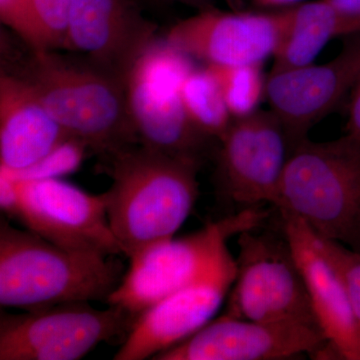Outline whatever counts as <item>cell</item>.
<instances>
[{
  "instance_id": "1",
  "label": "cell",
  "mask_w": 360,
  "mask_h": 360,
  "mask_svg": "<svg viewBox=\"0 0 360 360\" xmlns=\"http://www.w3.org/2000/svg\"><path fill=\"white\" fill-rule=\"evenodd\" d=\"M101 158L111 179L104 193L108 221L123 255L131 258L174 238L193 210L201 162L129 144Z\"/></svg>"
},
{
  "instance_id": "2",
  "label": "cell",
  "mask_w": 360,
  "mask_h": 360,
  "mask_svg": "<svg viewBox=\"0 0 360 360\" xmlns=\"http://www.w3.org/2000/svg\"><path fill=\"white\" fill-rule=\"evenodd\" d=\"M13 68L27 82L49 112L98 156L139 143L127 101V84L82 58L56 51H32Z\"/></svg>"
},
{
  "instance_id": "3",
  "label": "cell",
  "mask_w": 360,
  "mask_h": 360,
  "mask_svg": "<svg viewBox=\"0 0 360 360\" xmlns=\"http://www.w3.org/2000/svg\"><path fill=\"white\" fill-rule=\"evenodd\" d=\"M115 257L61 248L0 221V304L21 310L103 302L122 281Z\"/></svg>"
},
{
  "instance_id": "4",
  "label": "cell",
  "mask_w": 360,
  "mask_h": 360,
  "mask_svg": "<svg viewBox=\"0 0 360 360\" xmlns=\"http://www.w3.org/2000/svg\"><path fill=\"white\" fill-rule=\"evenodd\" d=\"M276 207L319 238L360 252V139L347 134L298 143L284 168Z\"/></svg>"
},
{
  "instance_id": "5",
  "label": "cell",
  "mask_w": 360,
  "mask_h": 360,
  "mask_svg": "<svg viewBox=\"0 0 360 360\" xmlns=\"http://www.w3.org/2000/svg\"><path fill=\"white\" fill-rule=\"evenodd\" d=\"M269 217L260 207L245 208L200 231L170 238L129 258V267L108 298L134 317L191 283L217 257L232 236L258 229Z\"/></svg>"
},
{
  "instance_id": "6",
  "label": "cell",
  "mask_w": 360,
  "mask_h": 360,
  "mask_svg": "<svg viewBox=\"0 0 360 360\" xmlns=\"http://www.w3.org/2000/svg\"><path fill=\"white\" fill-rule=\"evenodd\" d=\"M134 315L73 302L23 314L1 312L0 360H78L97 345L127 338Z\"/></svg>"
},
{
  "instance_id": "7",
  "label": "cell",
  "mask_w": 360,
  "mask_h": 360,
  "mask_svg": "<svg viewBox=\"0 0 360 360\" xmlns=\"http://www.w3.org/2000/svg\"><path fill=\"white\" fill-rule=\"evenodd\" d=\"M255 229L238 236L236 276L224 314L248 321L319 326L304 278L285 236L278 239Z\"/></svg>"
},
{
  "instance_id": "8",
  "label": "cell",
  "mask_w": 360,
  "mask_h": 360,
  "mask_svg": "<svg viewBox=\"0 0 360 360\" xmlns=\"http://www.w3.org/2000/svg\"><path fill=\"white\" fill-rule=\"evenodd\" d=\"M16 180L18 205L8 219L68 250L123 255L108 221L104 193L91 194L60 179Z\"/></svg>"
},
{
  "instance_id": "9",
  "label": "cell",
  "mask_w": 360,
  "mask_h": 360,
  "mask_svg": "<svg viewBox=\"0 0 360 360\" xmlns=\"http://www.w3.org/2000/svg\"><path fill=\"white\" fill-rule=\"evenodd\" d=\"M236 276V259L225 245L191 283L136 316L113 359H153L194 335L212 321Z\"/></svg>"
},
{
  "instance_id": "10",
  "label": "cell",
  "mask_w": 360,
  "mask_h": 360,
  "mask_svg": "<svg viewBox=\"0 0 360 360\" xmlns=\"http://www.w3.org/2000/svg\"><path fill=\"white\" fill-rule=\"evenodd\" d=\"M217 179L232 202L255 207H276L284 168L290 153L288 137L271 110L255 111L233 120L219 139Z\"/></svg>"
},
{
  "instance_id": "11",
  "label": "cell",
  "mask_w": 360,
  "mask_h": 360,
  "mask_svg": "<svg viewBox=\"0 0 360 360\" xmlns=\"http://www.w3.org/2000/svg\"><path fill=\"white\" fill-rule=\"evenodd\" d=\"M158 28L135 0H75L61 49L127 84Z\"/></svg>"
},
{
  "instance_id": "12",
  "label": "cell",
  "mask_w": 360,
  "mask_h": 360,
  "mask_svg": "<svg viewBox=\"0 0 360 360\" xmlns=\"http://www.w3.org/2000/svg\"><path fill=\"white\" fill-rule=\"evenodd\" d=\"M359 77L360 33L350 35L340 53L328 63L270 71L265 97L283 125L290 151L338 108Z\"/></svg>"
},
{
  "instance_id": "13",
  "label": "cell",
  "mask_w": 360,
  "mask_h": 360,
  "mask_svg": "<svg viewBox=\"0 0 360 360\" xmlns=\"http://www.w3.org/2000/svg\"><path fill=\"white\" fill-rule=\"evenodd\" d=\"M328 350L319 326L260 322L224 314L155 360H272Z\"/></svg>"
},
{
  "instance_id": "14",
  "label": "cell",
  "mask_w": 360,
  "mask_h": 360,
  "mask_svg": "<svg viewBox=\"0 0 360 360\" xmlns=\"http://www.w3.org/2000/svg\"><path fill=\"white\" fill-rule=\"evenodd\" d=\"M284 21L285 8L231 13L210 6L175 23L165 40L207 65H262L274 56Z\"/></svg>"
},
{
  "instance_id": "15",
  "label": "cell",
  "mask_w": 360,
  "mask_h": 360,
  "mask_svg": "<svg viewBox=\"0 0 360 360\" xmlns=\"http://www.w3.org/2000/svg\"><path fill=\"white\" fill-rule=\"evenodd\" d=\"M283 234L309 291L317 324L331 356L360 360V321L340 279L322 255L316 236L302 219L281 212Z\"/></svg>"
},
{
  "instance_id": "16",
  "label": "cell",
  "mask_w": 360,
  "mask_h": 360,
  "mask_svg": "<svg viewBox=\"0 0 360 360\" xmlns=\"http://www.w3.org/2000/svg\"><path fill=\"white\" fill-rule=\"evenodd\" d=\"M71 136L22 78L0 75V167L20 172Z\"/></svg>"
},
{
  "instance_id": "17",
  "label": "cell",
  "mask_w": 360,
  "mask_h": 360,
  "mask_svg": "<svg viewBox=\"0 0 360 360\" xmlns=\"http://www.w3.org/2000/svg\"><path fill=\"white\" fill-rule=\"evenodd\" d=\"M127 101L139 143L174 158L202 162L208 139L187 115L179 89L158 84L134 70Z\"/></svg>"
},
{
  "instance_id": "18",
  "label": "cell",
  "mask_w": 360,
  "mask_h": 360,
  "mask_svg": "<svg viewBox=\"0 0 360 360\" xmlns=\"http://www.w3.org/2000/svg\"><path fill=\"white\" fill-rule=\"evenodd\" d=\"M356 34L352 25L328 0L285 7V21L271 71L311 65L330 40Z\"/></svg>"
},
{
  "instance_id": "19",
  "label": "cell",
  "mask_w": 360,
  "mask_h": 360,
  "mask_svg": "<svg viewBox=\"0 0 360 360\" xmlns=\"http://www.w3.org/2000/svg\"><path fill=\"white\" fill-rule=\"evenodd\" d=\"M179 96L189 118L210 139H221L233 118L217 79L207 68H193L179 87Z\"/></svg>"
},
{
  "instance_id": "20",
  "label": "cell",
  "mask_w": 360,
  "mask_h": 360,
  "mask_svg": "<svg viewBox=\"0 0 360 360\" xmlns=\"http://www.w3.org/2000/svg\"><path fill=\"white\" fill-rule=\"evenodd\" d=\"M262 65H207L217 79L225 103L233 120L245 117L258 110L265 96Z\"/></svg>"
},
{
  "instance_id": "21",
  "label": "cell",
  "mask_w": 360,
  "mask_h": 360,
  "mask_svg": "<svg viewBox=\"0 0 360 360\" xmlns=\"http://www.w3.org/2000/svg\"><path fill=\"white\" fill-rule=\"evenodd\" d=\"M89 153H91L85 142L77 137L70 136L32 167L20 172H9L6 168H0L6 170L14 179L20 180L60 179L77 172Z\"/></svg>"
},
{
  "instance_id": "22",
  "label": "cell",
  "mask_w": 360,
  "mask_h": 360,
  "mask_svg": "<svg viewBox=\"0 0 360 360\" xmlns=\"http://www.w3.org/2000/svg\"><path fill=\"white\" fill-rule=\"evenodd\" d=\"M316 236V234H315ZM322 255L340 279L350 304L360 321V252L348 246L317 236Z\"/></svg>"
},
{
  "instance_id": "23",
  "label": "cell",
  "mask_w": 360,
  "mask_h": 360,
  "mask_svg": "<svg viewBox=\"0 0 360 360\" xmlns=\"http://www.w3.org/2000/svg\"><path fill=\"white\" fill-rule=\"evenodd\" d=\"M0 20L30 51H49L32 0H0Z\"/></svg>"
},
{
  "instance_id": "24",
  "label": "cell",
  "mask_w": 360,
  "mask_h": 360,
  "mask_svg": "<svg viewBox=\"0 0 360 360\" xmlns=\"http://www.w3.org/2000/svg\"><path fill=\"white\" fill-rule=\"evenodd\" d=\"M49 49H61L75 0H32Z\"/></svg>"
},
{
  "instance_id": "25",
  "label": "cell",
  "mask_w": 360,
  "mask_h": 360,
  "mask_svg": "<svg viewBox=\"0 0 360 360\" xmlns=\"http://www.w3.org/2000/svg\"><path fill=\"white\" fill-rule=\"evenodd\" d=\"M347 134L360 139V77L352 91Z\"/></svg>"
},
{
  "instance_id": "26",
  "label": "cell",
  "mask_w": 360,
  "mask_h": 360,
  "mask_svg": "<svg viewBox=\"0 0 360 360\" xmlns=\"http://www.w3.org/2000/svg\"><path fill=\"white\" fill-rule=\"evenodd\" d=\"M352 25L355 32L360 33V0H328Z\"/></svg>"
},
{
  "instance_id": "27",
  "label": "cell",
  "mask_w": 360,
  "mask_h": 360,
  "mask_svg": "<svg viewBox=\"0 0 360 360\" xmlns=\"http://www.w3.org/2000/svg\"><path fill=\"white\" fill-rule=\"evenodd\" d=\"M304 1L307 0H253L258 6L277 9L285 8V7L295 6Z\"/></svg>"
},
{
  "instance_id": "28",
  "label": "cell",
  "mask_w": 360,
  "mask_h": 360,
  "mask_svg": "<svg viewBox=\"0 0 360 360\" xmlns=\"http://www.w3.org/2000/svg\"><path fill=\"white\" fill-rule=\"evenodd\" d=\"M153 1L158 2V4H174V2H179V4H187V6L198 7L200 9L206 8L210 7V2L212 0H153Z\"/></svg>"
}]
</instances>
